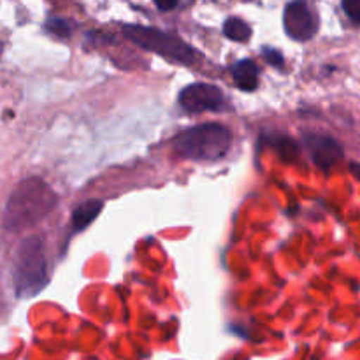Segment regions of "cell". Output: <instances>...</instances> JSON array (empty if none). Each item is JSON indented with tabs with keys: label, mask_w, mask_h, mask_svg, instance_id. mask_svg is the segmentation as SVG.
Here are the masks:
<instances>
[{
	"label": "cell",
	"mask_w": 360,
	"mask_h": 360,
	"mask_svg": "<svg viewBox=\"0 0 360 360\" xmlns=\"http://www.w3.org/2000/svg\"><path fill=\"white\" fill-rule=\"evenodd\" d=\"M153 2H155V6L158 7V9L171 11V9H174L176 6H178L179 0H153Z\"/></svg>",
	"instance_id": "9a60e30c"
},
{
	"label": "cell",
	"mask_w": 360,
	"mask_h": 360,
	"mask_svg": "<svg viewBox=\"0 0 360 360\" xmlns=\"http://www.w3.org/2000/svg\"><path fill=\"white\" fill-rule=\"evenodd\" d=\"M224 34L227 35L229 39L238 42H245L248 41L250 35H252V28L245 23L239 18H229L227 21L224 23Z\"/></svg>",
	"instance_id": "30bf717a"
},
{
	"label": "cell",
	"mask_w": 360,
	"mask_h": 360,
	"mask_svg": "<svg viewBox=\"0 0 360 360\" xmlns=\"http://www.w3.org/2000/svg\"><path fill=\"white\" fill-rule=\"evenodd\" d=\"M304 143L309 155H311L313 162L320 169H323V171L333 169L343 158V150H341L340 143L336 139H333V137L320 136V134H309V136H306Z\"/></svg>",
	"instance_id": "52a82bcc"
},
{
	"label": "cell",
	"mask_w": 360,
	"mask_h": 360,
	"mask_svg": "<svg viewBox=\"0 0 360 360\" xmlns=\"http://www.w3.org/2000/svg\"><path fill=\"white\" fill-rule=\"evenodd\" d=\"M276 148H278V151H280V157L283 158L285 162H292L299 157V148L294 141L281 137L280 143L276 144Z\"/></svg>",
	"instance_id": "8fae6325"
},
{
	"label": "cell",
	"mask_w": 360,
	"mask_h": 360,
	"mask_svg": "<svg viewBox=\"0 0 360 360\" xmlns=\"http://www.w3.org/2000/svg\"><path fill=\"white\" fill-rule=\"evenodd\" d=\"M285 32L295 41H308L319 30V18L308 0H294L285 7Z\"/></svg>",
	"instance_id": "5b68a950"
},
{
	"label": "cell",
	"mask_w": 360,
	"mask_h": 360,
	"mask_svg": "<svg viewBox=\"0 0 360 360\" xmlns=\"http://www.w3.org/2000/svg\"><path fill=\"white\" fill-rule=\"evenodd\" d=\"M48 28L58 35H69V25H67V21L63 20L48 21Z\"/></svg>",
	"instance_id": "4fadbf2b"
},
{
	"label": "cell",
	"mask_w": 360,
	"mask_h": 360,
	"mask_svg": "<svg viewBox=\"0 0 360 360\" xmlns=\"http://www.w3.org/2000/svg\"><path fill=\"white\" fill-rule=\"evenodd\" d=\"M343 9L354 23L360 25V0H343Z\"/></svg>",
	"instance_id": "7c38bea8"
},
{
	"label": "cell",
	"mask_w": 360,
	"mask_h": 360,
	"mask_svg": "<svg viewBox=\"0 0 360 360\" xmlns=\"http://www.w3.org/2000/svg\"><path fill=\"white\" fill-rule=\"evenodd\" d=\"M102 206H104L102 200H97V199H91V200H86V202L79 204L72 213L74 231H83V229H86L88 225H90L98 214H101Z\"/></svg>",
	"instance_id": "9c48e42d"
},
{
	"label": "cell",
	"mask_w": 360,
	"mask_h": 360,
	"mask_svg": "<svg viewBox=\"0 0 360 360\" xmlns=\"http://www.w3.org/2000/svg\"><path fill=\"white\" fill-rule=\"evenodd\" d=\"M264 55H266L267 62H269L271 65H283V56H281V53L276 51V49L267 48L266 51H264Z\"/></svg>",
	"instance_id": "5bb4252c"
},
{
	"label": "cell",
	"mask_w": 360,
	"mask_h": 360,
	"mask_svg": "<svg viewBox=\"0 0 360 360\" xmlns=\"http://www.w3.org/2000/svg\"><path fill=\"white\" fill-rule=\"evenodd\" d=\"M13 283L18 297H34L48 285L44 245L37 236L21 239L13 257Z\"/></svg>",
	"instance_id": "7a4b0ae2"
},
{
	"label": "cell",
	"mask_w": 360,
	"mask_h": 360,
	"mask_svg": "<svg viewBox=\"0 0 360 360\" xmlns=\"http://www.w3.org/2000/svg\"><path fill=\"white\" fill-rule=\"evenodd\" d=\"M232 77L236 86L243 91H253L259 86V69L252 60H239L232 67Z\"/></svg>",
	"instance_id": "ba28073f"
},
{
	"label": "cell",
	"mask_w": 360,
	"mask_h": 360,
	"mask_svg": "<svg viewBox=\"0 0 360 360\" xmlns=\"http://www.w3.org/2000/svg\"><path fill=\"white\" fill-rule=\"evenodd\" d=\"M58 204L56 193L39 178H27L11 192L4 210V229L20 232L44 220Z\"/></svg>",
	"instance_id": "6da1fadb"
},
{
	"label": "cell",
	"mask_w": 360,
	"mask_h": 360,
	"mask_svg": "<svg viewBox=\"0 0 360 360\" xmlns=\"http://www.w3.org/2000/svg\"><path fill=\"white\" fill-rule=\"evenodd\" d=\"M231 144L232 134L218 123L186 129L172 141L176 153L190 160H218L225 157Z\"/></svg>",
	"instance_id": "3957f363"
},
{
	"label": "cell",
	"mask_w": 360,
	"mask_h": 360,
	"mask_svg": "<svg viewBox=\"0 0 360 360\" xmlns=\"http://www.w3.org/2000/svg\"><path fill=\"white\" fill-rule=\"evenodd\" d=\"M123 34L134 44L141 46L143 49H150V51L165 56L172 62L193 65L199 60V55L192 46H188L176 35L167 34V32L141 27V25H127V27H123Z\"/></svg>",
	"instance_id": "277c9868"
},
{
	"label": "cell",
	"mask_w": 360,
	"mask_h": 360,
	"mask_svg": "<svg viewBox=\"0 0 360 360\" xmlns=\"http://www.w3.org/2000/svg\"><path fill=\"white\" fill-rule=\"evenodd\" d=\"M179 104L188 112L218 111L224 105V94L213 84L195 83L179 94Z\"/></svg>",
	"instance_id": "8992f818"
}]
</instances>
